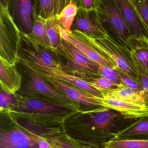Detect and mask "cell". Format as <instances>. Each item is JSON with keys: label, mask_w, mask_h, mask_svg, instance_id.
I'll use <instances>...</instances> for the list:
<instances>
[{"label": "cell", "mask_w": 148, "mask_h": 148, "mask_svg": "<svg viewBox=\"0 0 148 148\" xmlns=\"http://www.w3.org/2000/svg\"><path fill=\"white\" fill-rule=\"evenodd\" d=\"M114 139L148 140V116L141 118L119 132Z\"/></svg>", "instance_id": "obj_16"}, {"label": "cell", "mask_w": 148, "mask_h": 148, "mask_svg": "<svg viewBox=\"0 0 148 148\" xmlns=\"http://www.w3.org/2000/svg\"><path fill=\"white\" fill-rule=\"evenodd\" d=\"M60 29L61 38L72 45L89 59L99 65L116 68L115 66L109 60L100 54L87 42L82 36L80 32L72 31V33L69 34L61 26H60Z\"/></svg>", "instance_id": "obj_13"}, {"label": "cell", "mask_w": 148, "mask_h": 148, "mask_svg": "<svg viewBox=\"0 0 148 148\" xmlns=\"http://www.w3.org/2000/svg\"><path fill=\"white\" fill-rule=\"evenodd\" d=\"M60 25L58 17H53L46 20V28L51 47L57 48L61 40Z\"/></svg>", "instance_id": "obj_22"}, {"label": "cell", "mask_w": 148, "mask_h": 148, "mask_svg": "<svg viewBox=\"0 0 148 148\" xmlns=\"http://www.w3.org/2000/svg\"><path fill=\"white\" fill-rule=\"evenodd\" d=\"M8 2L0 1V58L16 64L19 61L21 32L10 14Z\"/></svg>", "instance_id": "obj_5"}, {"label": "cell", "mask_w": 148, "mask_h": 148, "mask_svg": "<svg viewBox=\"0 0 148 148\" xmlns=\"http://www.w3.org/2000/svg\"><path fill=\"white\" fill-rule=\"evenodd\" d=\"M99 66L101 77L108 79L117 85L123 84L116 68L101 65H99Z\"/></svg>", "instance_id": "obj_29"}, {"label": "cell", "mask_w": 148, "mask_h": 148, "mask_svg": "<svg viewBox=\"0 0 148 148\" xmlns=\"http://www.w3.org/2000/svg\"><path fill=\"white\" fill-rule=\"evenodd\" d=\"M104 148H148V140L112 138L104 144Z\"/></svg>", "instance_id": "obj_23"}, {"label": "cell", "mask_w": 148, "mask_h": 148, "mask_svg": "<svg viewBox=\"0 0 148 148\" xmlns=\"http://www.w3.org/2000/svg\"><path fill=\"white\" fill-rule=\"evenodd\" d=\"M130 53L140 78L141 85L144 91L145 100L146 105L148 107V72L138 61L132 51H130Z\"/></svg>", "instance_id": "obj_25"}, {"label": "cell", "mask_w": 148, "mask_h": 148, "mask_svg": "<svg viewBox=\"0 0 148 148\" xmlns=\"http://www.w3.org/2000/svg\"><path fill=\"white\" fill-rule=\"evenodd\" d=\"M138 119L127 117L103 107L90 112H79L63 123L66 136L90 148H104V144Z\"/></svg>", "instance_id": "obj_1"}, {"label": "cell", "mask_w": 148, "mask_h": 148, "mask_svg": "<svg viewBox=\"0 0 148 148\" xmlns=\"http://www.w3.org/2000/svg\"><path fill=\"white\" fill-rule=\"evenodd\" d=\"M16 105V99L14 94L5 91L1 90L0 108L1 112L9 114L14 110Z\"/></svg>", "instance_id": "obj_27"}, {"label": "cell", "mask_w": 148, "mask_h": 148, "mask_svg": "<svg viewBox=\"0 0 148 148\" xmlns=\"http://www.w3.org/2000/svg\"><path fill=\"white\" fill-rule=\"evenodd\" d=\"M41 138L16 125L14 128L1 130L0 148H39V143Z\"/></svg>", "instance_id": "obj_12"}, {"label": "cell", "mask_w": 148, "mask_h": 148, "mask_svg": "<svg viewBox=\"0 0 148 148\" xmlns=\"http://www.w3.org/2000/svg\"><path fill=\"white\" fill-rule=\"evenodd\" d=\"M17 2L19 15L21 22L25 31V33L30 34L33 28L32 15L33 5L30 0H20Z\"/></svg>", "instance_id": "obj_19"}, {"label": "cell", "mask_w": 148, "mask_h": 148, "mask_svg": "<svg viewBox=\"0 0 148 148\" xmlns=\"http://www.w3.org/2000/svg\"><path fill=\"white\" fill-rule=\"evenodd\" d=\"M81 5L79 6L82 7L83 8L87 10L92 9H97L98 5V1L95 0H83L79 1Z\"/></svg>", "instance_id": "obj_32"}, {"label": "cell", "mask_w": 148, "mask_h": 148, "mask_svg": "<svg viewBox=\"0 0 148 148\" xmlns=\"http://www.w3.org/2000/svg\"><path fill=\"white\" fill-rule=\"evenodd\" d=\"M101 21L106 24L118 43L131 50L132 37L122 12L115 1L98 0L97 7Z\"/></svg>", "instance_id": "obj_7"}, {"label": "cell", "mask_w": 148, "mask_h": 148, "mask_svg": "<svg viewBox=\"0 0 148 148\" xmlns=\"http://www.w3.org/2000/svg\"><path fill=\"white\" fill-rule=\"evenodd\" d=\"M45 139L50 144L52 148H90L70 138L66 134L58 137Z\"/></svg>", "instance_id": "obj_24"}, {"label": "cell", "mask_w": 148, "mask_h": 148, "mask_svg": "<svg viewBox=\"0 0 148 148\" xmlns=\"http://www.w3.org/2000/svg\"><path fill=\"white\" fill-rule=\"evenodd\" d=\"M18 62L31 69L44 79H53L63 82L86 92L97 97L104 98L103 93L101 90L97 89L89 82L65 72L23 60H19Z\"/></svg>", "instance_id": "obj_8"}, {"label": "cell", "mask_w": 148, "mask_h": 148, "mask_svg": "<svg viewBox=\"0 0 148 148\" xmlns=\"http://www.w3.org/2000/svg\"><path fill=\"white\" fill-rule=\"evenodd\" d=\"M103 92L104 95H109L123 102L139 105L147 106L143 96L126 87L123 84H119L116 89L103 90Z\"/></svg>", "instance_id": "obj_18"}, {"label": "cell", "mask_w": 148, "mask_h": 148, "mask_svg": "<svg viewBox=\"0 0 148 148\" xmlns=\"http://www.w3.org/2000/svg\"><path fill=\"white\" fill-rule=\"evenodd\" d=\"M55 49L72 75L88 82L101 77L99 65L62 38L59 45Z\"/></svg>", "instance_id": "obj_6"}, {"label": "cell", "mask_w": 148, "mask_h": 148, "mask_svg": "<svg viewBox=\"0 0 148 148\" xmlns=\"http://www.w3.org/2000/svg\"><path fill=\"white\" fill-rule=\"evenodd\" d=\"M39 148H52L50 144L45 139V138H41L39 141Z\"/></svg>", "instance_id": "obj_33"}, {"label": "cell", "mask_w": 148, "mask_h": 148, "mask_svg": "<svg viewBox=\"0 0 148 148\" xmlns=\"http://www.w3.org/2000/svg\"><path fill=\"white\" fill-rule=\"evenodd\" d=\"M22 75L16 67V64H11L0 58V83L1 90L15 94L22 86Z\"/></svg>", "instance_id": "obj_14"}, {"label": "cell", "mask_w": 148, "mask_h": 148, "mask_svg": "<svg viewBox=\"0 0 148 148\" xmlns=\"http://www.w3.org/2000/svg\"><path fill=\"white\" fill-rule=\"evenodd\" d=\"M88 82L92 85L102 91L116 89L119 85L103 77L94 79Z\"/></svg>", "instance_id": "obj_31"}, {"label": "cell", "mask_w": 148, "mask_h": 148, "mask_svg": "<svg viewBox=\"0 0 148 148\" xmlns=\"http://www.w3.org/2000/svg\"><path fill=\"white\" fill-rule=\"evenodd\" d=\"M14 95L16 107L12 112H19L34 118L64 123L66 119L80 112L72 107L27 98L17 93Z\"/></svg>", "instance_id": "obj_4"}, {"label": "cell", "mask_w": 148, "mask_h": 148, "mask_svg": "<svg viewBox=\"0 0 148 148\" xmlns=\"http://www.w3.org/2000/svg\"><path fill=\"white\" fill-rule=\"evenodd\" d=\"M117 70L123 84L126 87L135 91L144 97V91L142 86L121 70L118 69Z\"/></svg>", "instance_id": "obj_30"}, {"label": "cell", "mask_w": 148, "mask_h": 148, "mask_svg": "<svg viewBox=\"0 0 148 148\" xmlns=\"http://www.w3.org/2000/svg\"><path fill=\"white\" fill-rule=\"evenodd\" d=\"M69 1L66 0H45L35 1L33 10L37 11L38 14L45 20L58 17L65 7L69 4Z\"/></svg>", "instance_id": "obj_17"}, {"label": "cell", "mask_w": 148, "mask_h": 148, "mask_svg": "<svg viewBox=\"0 0 148 148\" xmlns=\"http://www.w3.org/2000/svg\"><path fill=\"white\" fill-rule=\"evenodd\" d=\"M148 32V0H129Z\"/></svg>", "instance_id": "obj_26"}, {"label": "cell", "mask_w": 148, "mask_h": 148, "mask_svg": "<svg viewBox=\"0 0 148 148\" xmlns=\"http://www.w3.org/2000/svg\"><path fill=\"white\" fill-rule=\"evenodd\" d=\"M78 7L73 1H70L69 4L58 16V19L66 31L72 33L71 27L77 14Z\"/></svg>", "instance_id": "obj_20"}, {"label": "cell", "mask_w": 148, "mask_h": 148, "mask_svg": "<svg viewBox=\"0 0 148 148\" xmlns=\"http://www.w3.org/2000/svg\"><path fill=\"white\" fill-rule=\"evenodd\" d=\"M78 7L77 14L72 26V31H78L96 38H105L109 36L97 9L87 10L79 5Z\"/></svg>", "instance_id": "obj_9"}, {"label": "cell", "mask_w": 148, "mask_h": 148, "mask_svg": "<svg viewBox=\"0 0 148 148\" xmlns=\"http://www.w3.org/2000/svg\"><path fill=\"white\" fill-rule=\"evenodd\" d=\"M34 18L32 32L30 34H27L39 43L51 47L47 33L46 20L40 16H34Z\"/></svg>", "instance_id": "obj_21"}, {"label": "cell", "mask_w": 148, "mask_h": 148, "mask_svg": "<svg viewBox=\"0 0 148 148\" xmlns=\"http://www.w3.org/2000/svg\"><path fill=\"white\" fill-rule=\"evenodd\" d=\"M22 75V86L17 92L21 97L54 104L68 106L80 111L77 104L52 86L47 81L21 63L18 62Z\"/></svg>", "instance_id": "obj_2"}, {"label": "cell", "mask_w": 148, "mask_h": 148, "mask_svg": "<svg viewBox=\"0 0 148 148\" xmlns=\"http://www.w3.org/2000/svg\"><path fill=\"white\" fill-rule=\"evenodd\" d=\"M103 102L104 107L117 111L127 117L139 119L148 116V107L146 105L126 103L107 95H104Z\"/></svg>", "instance_id": "obj_15"}, {"label": "cell", "mask_w": 148, "mask_h": 148, "mask_svg": "<svg viewBox=\"0 0 148 148\" xmlns=\"http://www.w3.org/2000/svg\"><path fill=\"white\" fill-rule=\"evenodd\" d=\"M80 33L87 42L109 60L116 69L121 70L141 85L140 78L129 49L119 45L110 35L105 38L99 39Z\"/></svg>", "instance_id": "obj_3"}, {"label": "cell", "mask_w": 148, "mask_h": 148, "mask_svg": "<svg viewBox=\"0 0 148 148\" xmlns=\"http://www.w3.org/2000/svg\"><path fill=\"white\" fill-rule=\"evenodd\" d=\"M130 51H132L134 53L138 61L148 72V48L142 46L140 44L132 40V49Z\"/></svg>", "instance_id": "obj_28"}, {"label": "cell", "mask_w": 148, "mask_h": 148, "mask_svg": "<svg viewBox=\"0 0 148 148\" xmlns=\"http://www.w3.org/2000/svg\"><path fill=\"white\" fill-rule=\"evenodd\" d=\"M55 89L66 96L80 107L81 112H90L105 107L103 99L97 97L86 92L63 82L45 79Z\"/></svg>", "instance_id": "obj_10"}, {"label": "cell", "mask_w": 148, "mask_h": 148, "mask_svg": "<svg viewBox=\"0 0 148 148\" xmlns=\"http://www.w3.org/2000/svg\"><path fill=\"white\" fill-rule=\"evenodd\" d=\"M124 17L132 39L148 49V32L129 0H114Z\"/></svg>", "instance_id": "obj_11"}]
</instances>
